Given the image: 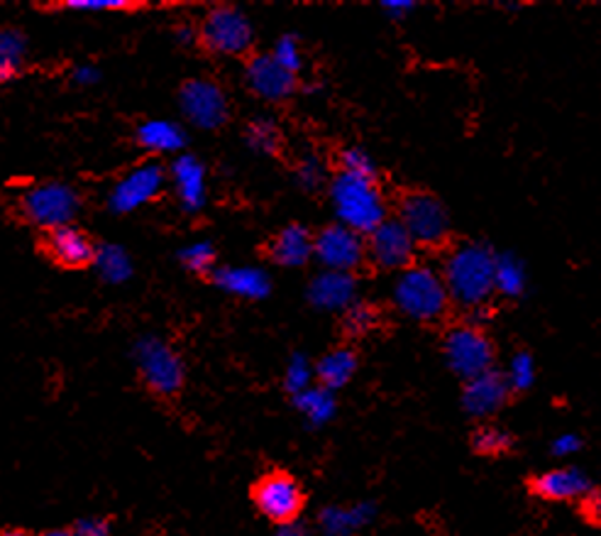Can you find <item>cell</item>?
<instances>
[{
	"label": "cell",
	"instance_id": "5bb4252c",
	"mask_svg": "<svg viewBox=\"0 0 601 536\" xmlns=\"http://www.w3.org/2000/svg\"><path fill=\"white\" fill-rule=\"evenodd\" d=\"M164 179H166V174H164L162 164L147 162V164L135 167L128 176H123L120 182L113 186L111 198H108L111 212L113 214H130V212H135V208L154 202V198L162 194Z\"/></svg>",
	"mask_w": 601,
	"mask_h": 536
},
{
	"label": "cell",
	"instance_id": "484cf974",
	"mask_svg": "<svg viewBox=\"0 0 601 536\" xmlns=\"http://www.w3.org/2000/svg\"><path fill=\"white\" fill-rule=\"evenodd\" d=\"M525 285H529V275H525L523 262L511 255V252H497V267H494V292L504 299H519L523 297Z\"/></svg>",
	"mask_w": 601,
	"mask_h": 536
},
{
	"label": "cell",
	"instance_id": "d590c367",
	"mask_svg": "<svg viewBox=\"0 0 601 536\" xmlns=\"http://www.w3.org/2000/svg\"><path fill=\"white\" fill-rule=\"evenodd\" d=\"M269 55L274 57V61H277L279 67L291 71L293 77H299V73H301L305 59H303V47H301V42H299L297 35H281Z\"/></svg>",
	"mask_w": 601,
	"mask_h": 536
},
{
	"label": "cell",
	"instance_id": "7a4b0ae2",
	"mask_svg": "<svg viewBox=\"0 0 601 536\" xmlns=\"http://www.w3.org/2000/svg\"><path fill=\"white\" fill-rule=\"evenodd\" d=\"M328 194L337 224L355 230V233H360L365 238L389 218L386 198L382 186H379V179H365L337 172L331 179Z\"/></svg>",
	"mask_w": 601,
	"mask_h": 536
},
{
	"label": "cell",
	"instance_id": "e575fe53",
	"mask_svg": "<svg viewBox=\"0 0 601 536\" xmlns=\"http://www.w3.org/2000/svg\"><path fill=\"white\" fill-rule=\"evenodd\" d=\"M178 260L182 265L194 272L198 277H210L216 270V248L208 240H198V243L186 246L182 252H178Z\"/></svg>",
	"mask_w": 601,
	"mask_h": 536
},
{
	"label": "cell",
	"instance_id": "74e56055",
	"mask_svg": "<svg viewBox=\"0 0 601 536\" xmlns=\"http://www.w3.org/2000/svg\"><path fill=\"white\" fill-rule=\"evenodd\" d=\"M340 172L352 174V176H365V179H377V164L372 155L362 147H345L340 152Z\"/></svg>",
	"mask_w": 601,
	"mask_h": 536
},
{
	"label": "cell",
	"instance_id": "d6986e66",
	"mask_svg": "<svg viewBox=\"0 0 601 536\" xmlns=\"http://www.w3.org/2000/svg\"><path fill=\"white\" fill-rule=\"evenodd\" d=\"M374 502H352V504H328L319 512V529L323 536H355L365 532L377 520Z\"/></svg>",
	"mask_w": 601,
	"mask_h": 536
},
{
	"label": "cell",
	"instance_id": "4316f807",
	"mask_svg": "<svg viewBox=\"0 0 601 536\" xmlns=\"http://www.w3.org/2000/svg\"><path fill=\"white\" fill-rule=\"evenodd\" d=\"M27 39L15 27H0V83L13 81L23 71Z\"/></svg>",
	"mask_w": 601,
	"mask_h": 536
},
{
	"label": "cell",
	"instance_id": "e0dca14e",
	"mask_svg": "<svg viewBox=\"0 0 601 536\" xmlns=\"http://www.w3.org/2000/svg\"><path fill=\"white\" fill-rule=\"evenodd\" d=\"M511 390L509 383L501 370H487L472 380L465 383L462 387V409L472 417V419H492L494 414H499L501 409L509 402Z\"/></svg>",
	"mask_w": 601,
	"mask_h": 536
},
{
	"label": "cell",
	"instance_id": "60d3db41",
	"mask_svg": "<svg viewBox=\"0 0 601 536\" xmlns=\"http://www.w3.org/2000/svg\"><path fill=\"white\" fill-rule=\"evenodd\" d=\"M382 10L389 20H406L416 10V3L414 0H384Z\"/></svg>",
	"mask_w": 601,
	"mask_h": 536
},
{
	"label": "cell",
	"instance_id": "277c9868",
	"mask_svg": "<svg viewBox=\"0 0 601 536\" xmlns=\"http://www.w3.org/2000/svg\"><path fill=\"white\" fill-rule=\"evenodd\" d=\"M135 363L140 383L154 397L172 399L184 390V361L166 341L157 339V335H145V339L135 343Z\"/></svg>",
	"mask_w": 601,
	"mask_h": 536
},
{
	"label": "cell",
	"instance_id": "44dd1931",
	"mask_svg": "<svg viewBox=\"0 0 601 536\" xmlns=\"http://www.w3.org/2000/svg\"><path fill=\"white\" fill-rule=\"evenodd\" d=\"M172 179L176 186L178 204L184 212L198 214L206 206L208 189H206V167L194 155H178L172 164Z\"/></svg>",
	"mask_w": 601,
	"mask_h": 536
},
{
	"label": "cell",
	"instance_id": "ee69618b",
	"mask_svg": "<svg viewBox=\"0 0 601 536\" xmlns=\"http://www.w3.org/2000/svg\"><path fill=\"white\" fill-rule=\"evenodd\" d=\"M274 536H313V534L309 527H303L301 522H293V524H284V527H277Z\"/></svg>",
	"mask_w": 601,
	"mask_h": 536
},
{
	"label": "cell",
	"instance_id": "9c48e42d",
	"mask_svg": "<svg viewBox=\"0 0 601 536\" xmlns=\"http://www.w3.org/2000/svg\"><path fill=\"white\" fill-rule=\"evenodd\" d=\"M398 220L418 248H440L450 238V214L430 192H411L398 204Z\"/></svg>",
	"mask_w": 601,
	"mask_h": 536
},
{
	"label": "cell",
	"instance_id": "ffe728a7",
	"mask_svg": "<svg viewBox=\"0 0 601 536\" xmlns=\"http://www.w3.org/2000/svg\"><path fill=\"white\" fill-rule=\"evenodd\" d=\"M267 258L274 265L299 270L313 260V233L301 224L284 226L277 236L269 240Z\"/></svg>",
	"mask_w": 601,
	"mask_h": 536
},
{
	"label": "cell",
	"instance_id": "bcb514c9",
	"mask_svg": "<svg viewBox=\"0 0 601 536\" xmlns=\"http://www.w3.org/2000/svg\"><path fill=\"white\" fill-rule=\"evenodd\" d=\"M30 536H77L71 529H49V532H39V534H30Z\"/></svg>",
	"mask_w": 601,
	"mask_h": 536
},
{
	"label": "cell",
	"instance_id": "9a60e30c",
	"mask_svg": "<svg viewBox=\"0 0 601 536\" xmlns=\"http://www.w3.org/2000/svg\"><path fill=\"white\" fill-rule=\"evenodd\" d=\"M592 490V478L577 466L551 468L529 480V492L543 502H577L585 500Z\"/></svg>",
	"mask_w": 601,
	"mask_h": 536
},
{
	"label": "cell",
	"instance_id": "836d02e7",
	"mask_svg": "<svg viewBox=\"0 0 601 536\" xmlns=\"http://www.w3.org/2000/svg\"><path fill=\"white\" fill-rule=\"evenodd\" d=\"M506 383H509V390L513 392H529L535 383V361L529 351L513 353V357L506 365L504 370Z\"/></svg>",
	"mask_w": 601,
	"mask_h": 536
},
{
	"label": "cell",
	"instance_id": "5b68a950",
	"mask_svg": "<svg viewBox=\"0 0 601 536\" xmlns=\"http://www.w3.org/2000/svg\"><path fill=\"white\" fill-rule=\"evenodd\" d=\"M252 504L267 522L284 527L299 522L305 510V490L287 470H269L252 482Z\"/></svg>",
	"mask_w": 601,
	"mask_h": 536
},
{
	"label": "cell",
	"instance_id": "ac0fdd59",
	"mask_svg": "<svg viewBox=\"0 0 601 536\" xmlns=\"http://www.w3.org/2000/svg\"><path fill=\"white\" fill-rule=\"evenodd\" d=\"M305 299L319 311H345L357 301V277L345 275V272L323 270L311 277Z\"/></svg>",
	"mask_w": 601,
	"mask_h": 536
},
{
	"label": "cell",
	"instance_id": "2e32d148",
	"mask_svg": "<svg viewBox=\"0 0 601 536\" xmlns=\"http://www.w3.org/2000/svg\"><path fill=\"white\" fill-rule=\"evenodd\" d=\"M245 83L257 99L281 103L297 93L299 77L279 67L271 55H255L245 65Z\"/></svg>",
	"mask_w": 601,
	"mask_h": 536
},
{
	"label": "cell",
	"instance_id": "7bdbcfd3",
	"mask_svg": "<svg viewBox=\"0 0 601 536\" xmlns=\"http://www.w3.org/2000/svg\"><path fill=\"white\" fill-rule=\"evenodd\" d=\"M176 39L182 42V45H196L198 42V27L196 25H188V23H182V25H176Z\"/></svg>",
	"mask_w": 601,
	"mask_h": 536
},
{
	"label": "cell",
	"instance_id": "4dcf8cb0",
	"mask_svg": "<svg viewBox=\"0 0 601 536\" xmlns=\"http://www.w3.org/2000/svg\"><path fill=\"white\" fill-rule=\"evenodd\" d=\"M379 326V309L372 301L357 299L343 311V329L352 339H362V335L372 333Z\"/></svg>",
	"mask_w": 601,
	"mask_h": 536
},
{
	"label": "cell",
	"instance_id": "7c38bea8",
	"mask_svg": "<svg viewBox=\"0 0 601 536\" xmlns=\"http://www.w3.org/2000/svg\"><path fill=\"white\" fill-rule=\"evenodd\" d=\"M42 255L49 258L57 267L65 270H86L96 262L99 246L86 230L79 226H59L45 230L39 238Z\"/></svg>",
	"mask_w": 601,
	"mask_h": 536
},
{
	"label": "cell",
	"instance_id": "83f0119b",
	"mask_svg": "<svg viewBox=\"0 0 601 536\" xmlns=\"http://www.w3.org/2000/svg\"><path fill=\"white\" fill-rule=\"evenodd\" d=\"M470 448L482 458H501L513 451V434L504 426L484 422L472 431Z\"/></svg>",
	"mask_w": 601,
	"mask_h": 536
},
{
	"label": "cell",
	"instance_id": "7402d4cb",
	"mask_svg": "<svg viewBox=\"0 0 601 536\" xmlns=\"http://www.w3.org/2000/svg\"><path fill=\"white\" fill-rule=\"evenodd\" d=\"M210 282L218 289L250 301L265 299L271 292V280L259 267H216L213 275H210Z\"/></svg>",
	"mask_w": 601,
	"mask_h": 536
},
{
	"label": "cell",
	"instance_id": "7dc6e473",
	"mask_svg": "<svg viewBox=\"0 0 601 536\" xmlns=\"http://www.w3.org/2000/svg\"><path fill=\"white\" fill-rule=\"evenodd\" d=\"M0 536H30V534L23 532V529H18V527H5L3 532H0Z\"/></svg>",
	"mask_w": 601,
	"mask_h": 536
},
{
	"label": "cell",
	"instance_id": "b9f144b4",
	"mask_svg": "<svg viewBox=\"0 0 601 536\" xmlns=\"http://www.w3.org/2000/svg\"><path fill=\"white\" fill-rule=\"evenodd\" d=\"M582 504H585V514H587V517L589 520H592V522H599L601 524V490H592V492H589V495L582 500Z\"/></svg>",
	"mask_w": 601,
	"mask_h": 536
},
{
	"label": "cell",
	"instance_id": "8992f818",
	"mask_svg": "<svg viewBox=\"0 0 601 536\" xmlns=\"http://www.w3.org/2000/svg\"><path fill=\"white\" fill-rule=\"evenodd\" d=\"M255 30L247 15L235 5L210 8L204 23L198 25V45L218 57H245L250 55Z\"/></svg>",
	"mask_w": 601,
	"mask_h": 536
},
{
	"label": "cell",
	"instance_id": "52a82bcc",
	"mask_svg": "<svg viewBox=\"0 0 601 536\" xmlns=\"http://www.w3.org/2000/svg\"><path fill=\"white\" fill-rule=\"evenodd\" d=\"M442 357H446L450 370L467 383L472 377L494 370L497 349L482 326L460 323L452 326L442 339Z\"/></svg>",
	"mask_w": 601,
	"mask_h": 536
},
{
	"label": "cell",
	"instance_id": "f546056e",
	"mask_svg": "<svg viewBox=\"0 0 601 536\" xmlns=\"http://www.w3.org/2000/svg\"><path fill=\"white\" fill-rule=\"evenodd\" d=\"M245 140L257 155L277 157L284 147V135L279 125L269 118H257L252 121L245 128Z\"/></svg>",
	"mask_w": 601,
	"mask_h": 536
},
{
	"label": "cell",
	"instance_id": "3957f363",
	"mask_svg": "<svg viewBox=\"0 0 601 536\" xmlns=\"http://www.w3.org/2000/svg\"><path fill=\"white\" fill-rule=\"evenodd\" d=\"M394 304L408 319L434 323L448 313L450 294L438 270L430 265H411L398 272L394 282Z\"/></svg>",
	"mask_w": 601,
	"mask_h": 536
},
{
	"label": "cell",
	"instance_id": "f6af8a7d",
	"mask_svg": "<svg viewBox=\"0 0 601 536\" xmlns=\"http://www.w3.org/2000/svg\"><path fill=\"white\" fill-rule=\"evenodd\" d=\"M73 79H77V83H93L99 81V71L93 67H81L73 71Z\"/></svg>",
	"mask_w": 601,
	"mask_h": 536
},
{
	"label": "cell",
	"instance_id": "1f68e13d",
	"mask_svg": "<svg viewBox=\"0 0 601 536\" xmlns=\"http://www.w3.org/2000/svg\"><path fill=\"white\" fill-rule=\"evenodd\" d=\"M147 3H135V0H69V3H49L42 5V10H73V13H137V10H147Z\"/></svg>",
	"mask_w": 601,
	"mask_h": 536
},
{
	"label": "cell",
	"instance_id": "ab89813d",
	"mask_svg": "<svg viewBox=\"0 0 601 536\" xmlns=\"http://www.w3.org/2000/svg\"><path fill=\"white\" fill-rule=\"evenodd\" d=\"M582 448H585V438L579 436V434H573V431H565V434L553 438L551 454L555 458H567V456L579 454V451H582Z\"/></svg>",
	"mask_w": 601,
	"mask_h": 536
},
{
	"label": "cell",
	"instance_id": "6da1fadb",
	"mask_svg": "<svg viewBox=\"0 0 601 536\" xmlns=\"http://www.w3.org/2000/svg\"><path fill=\"white\" fill-rule=\"evenodd\" d=\"M494 267L497 252L484 243H460L442 262V282L450 294V304L479 311L494 294Z\"/></svg>",
	"mask_w": 601,
	"mask_h": 536
},
{
	"label": "cell",
	"instance_id": "d4e9b609",
	"mask_svg": "<svg viewBox=\"0 0 601 536\" xmlns=\"http://www.w3.org/2000/svg\"><path fill=\"white\" fill-rule=\"evenodd\" d=\"M297 412L309 422L311 426H328L337 414V397L335 392L325 390L321 385H311L309 390L291 397Z\"/></svg>",
	"mask_w": 601,
	"mask_h": 536
},
{
	"label": "cell",
	"instance_id": "d6a6232c",
	"mask_svg": "<svg viewBox=\"0 0 601 536\" xmlns=\"http://www.w3.org/2000/svg\"><path fill=\"white\" fill-rule=\"evenodd\" d=\"M311 385H315L311 357L303 353H293L289 357L287 367H284V390H287L291 397H297L303 390H309Z\"/></svg>",
	"mask_w": 601,
	"mask_h": 536
},
{
	"label": "cell",
	"instance_id": "4fadbf2b",
	"mask_svg": "<svg viewBox=\"0 0 601 536\" xmlns=\"http://www.w3.org/2000/svg\"><path fill=\"white\" fill-rule=\"evenodd\" d=\"M367 260H372L377 267L389 272H404L414 265L418 246L408 230L401 226L398 218H386L382 226H377L367 238Z\"/></svg>",
	"mask_w": 601,
	"mask_h": 536
},
{
	"label": "cell",
	"instance_id": "f1b7e54d",
	"mask_svg": "<svg viewBox=\"0 0 601 536\" xmlns=\"http://www.w3.org/2000/svg\"><path fill=\"white\" fill-rule=\"evenodd\" d=\"M93 265H96L101 280L108 282V285H123L125 280L132 277V262L128 258V252L118 246H99L96 262H93Z\"/></svg>",
	"mask_w": 601,
	"mask_h": 536
},
{
	"label": "cell",
	"instance_id": "603a6c76",
	"mask_svg": "<svg viewBox=\"0 0 601 536\" xmlns=\"http://www.w3.org/2000/svg\"><path fill=\"white\" fill-rule=\"evenodd\" d=\"M360 367V357L347 345H337V349L325 353L319 363H313L315 385L325 387V390L337 392L352 383Z\"/></svg>",
	"mask_w": 601,
	"mask_h": 536
},
{
	"label": "cell",
	"instance_id": "8fae6325",
	"mask_svg": "<svg viewBox=\"0 0 601 536\" xmlns=\"http://www.w3.org/2000/svg\"><path fill=\"white\" fill-rule=\"evenodd\" d=\"M313 260H319L323 270L355 275L367 262V240L340 224L325 226L313 236Z\"/></svg>",
	"mask_w": 601,
	"mask_h": 536
},
{
	"label": "cell",
	"instance_id": "30bf717a",
	"mask_svg": "<svg viewBox=\"0 0 601 536\" xmlns=\"http://www.w3.org/2000/svg\"><path fill=\"white\" fill-rule=\"evenodd\" d=\"M178 106L186 121L200 130H220L230 121V99L210 79H188L178 89Z\"/></svg>",
	"mask_w": 601,
	"mask_h": 536
},
{
	"label": "cell",
	"instance_id": "f35d334b",
	"mask_svg": "<svg viewBox=\"0 0 601 536\" xmlns=\"http://www.w3.org/2000/svg\"><path fill=\"white\" fill-rule=\"evenodd\" d=\"M77 536H111L113 534V522L108 517H81L79 522H73L69 527Z\"/></svg>",
	"mask_w": 601,
	"mask_h": 536
},
{
	"label": "cell",
	"instance_id": "ba28073f",
	"mask_svg": "<svg viewBox=\"0 0 601 536\" xmlns=\"http://www.w3.org/2000/svg\"><path fill=\"white\" fill-rule=\"evenodd\" d=\"M81 208V198L71 186L59 182L37 184L20 196V216L37 226L42 233L73 224Z\"/></svg>",
	"mask_w": 601,
	"mask_h": 536
},
{
	"label": "cell",
	"instance_id": "8d00e7d4",
	"mask_svg": "<svg viewBox=\"0 0 601 536\" xmlns=\"http://www.w3.org/2000/svg\"><path fill=\"white\" fill-rule=\"evenodd\" d=\"M293 176H297V184L303 189V192H319V189L325 184L328 179V170L319 155H303L297 170H293Z\"/></svg>",
	"mask_w": 601,
	"mask_h": 536
},
{
	"label": "cell",
	"instance_id": "cb8c5ba5",
	"mask_svg": "<svg viewBox=\"0 0 601 536\" xmlns=\"http://www.w3.org/2000/svg\"><path fill=\"white\" fill-rule=\"evenodd\" d=\"M135 140L152 155H174L186 147V130L172 121H145L137 128Z\"/></svg>",
	"mask_w": 601,
	"mask_h": 536
}]
</instances>
